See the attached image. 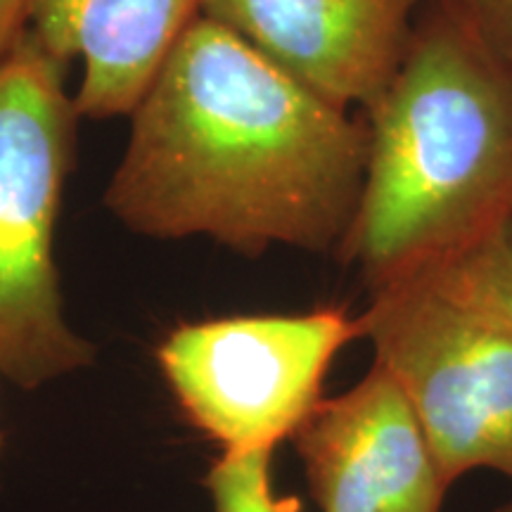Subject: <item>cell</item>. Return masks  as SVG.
Listing matches in <instances>:
<instances>
[{
  "mask_svg": "<svg viewBox=\"0 0 512 512\" xmlns=\"http://www.w3.org/2000/svg\"><path fill=\"white\" fill-rule=\"evenodd\" d=\"M105 204L133 233L247 256L330 252L354 221L370 131L197 17L131 114Z\"/></svg>",
  "mask_w": 512,
  "mask_h": 512,
  "instance_id": "cell-1",
  "label": "cell"
},
{
  "mask_svg": "<svg viewBox=\"0 0 512 512\" xmlns=\"http://www.w3.org/2000/svg\"><path fill=\"white\" fill-rule=\"evenodd\" d=\"M368 119L361 200L337 254L370 287L512 216V79L434 3Z\"/></svg>",
  "mask_w": 512,
  "mask_h": 512,
  "instance_id": "cell-2",
  "label": "cell"
},
{
  "mask_svg": "<svg viewBox=\"0 0 512 512\" xmlns=\"http://www.w3.org/2000/svg\"><path fill=\"white\" fill-rule=\"evenodd\" d=\"M67 67L27 31L0 57V380L22 389L93 363L62 306L55 228L76 157Z\"/></svg>",
  "mask_w": 512,
  "mask_h": 512,
  "instance_id": "cell-3",
  "label": "cell"
},
{
  "mask_svg": "<svg viewBox=\"0 0 512 512\" xmlns=\"http://www.w3.org/2000/svg\"><path fill=\"white\" fill-rule=\"evenodd\" d=\"M361 318L448 482L470 470L512 482V330L434 266L370 287Z\"/></svg>",
  "mask_w": 512,
  "mask_h": 512,
  "instance_id": "cell-4",
  "label": "cell"
},
{
  "mask_svg": "<svg viewBox=\"0 0 512 512\" xmlns=\"http://www.w3.org/2000/svg\"><path fill=\"white\" fill-rule=\"evenodd\" d=\"M363 337L347 306L185 323L157 349L164 380L223 453L292 439L320 401L335 356Z\"/></svg>",
  "mask_w": 512,
  "mask_h": 512,
  "instance_id": "cell-5",
  "label": "cell"
},
{
  "mask_svg": "<svg viewBox=\"0 0 512 512\" xmlns=\"http://www.w3.org/2000/svg\"><path fill=\"white\" fill-rule=\"evenodd\" d=\"M292 439L320 512H441L451 482L377 363L349 392L320 401Z\"/></svg>",
  "mask_w": 512,
  "mask_h": 512,
  "instance_id": "cell-6",
  "label": "cell"
},
{
  "mask_svg": "<svg viewBox=\"0 0 512 512\" xmlns=\"http://www.w3.org/2000/svg\"><path fill=\"white\" fill-rule=\"evenodd\" d=\"M425 0H202L233 31L337 110L382 100L411 46Z\"/></svg>",
  "mask_w": 512,
  "mask_h": 512,
  "instance_id": "cell-7",
  "label": "cell"
},
{
  "mask_svg": "<svg viewBox=\"0 0 512 512\" xmlns=\"http://www.w3.org/2000/svg\"><path fill=\"white\" fill-rule=\"evenodd\" d=\"M202 0H31L27 34L67 67L83 62L79 117H131Z\"/></svg>",
  "mask_w": 512,
  "mask_h": 512,
  "instance_id": "cell-8",
  "label": "cell"
},
{
  "mask_svg": "<svg viewBox=\"0 0 512 512\" xmlns=\"http://www.w3.org/2000/svg\"><path fill=\"white\" fill-rule=\"evenodd\" d=\"M427 266L437 268L472 302L512 330V216L472 245Z\"/></svg>",
  "mask_w": 512,
  "mask_h": 512,
  "instance_id": "cell-9",
  "label": "cell"
},
{
  "mask_svg": "<svg viewBox=\"0 0 512 512\" xmlns=\"http://www.w3.org/2000/svg\"><path fill=\"white\" fill-rule=\"evenodd\" d=\"M271 448L233 451L211 465L207 489L216 512H285L273 494Z\"/></svg>",
  "mask_w": 512,
  "mask_h": 512,
  "instance_id": "cell-10",
  "label": "cell"
},
{
  "mask_svg": "<svg viewBox=\"0 0 512 512\" xmlns=\"http://www.w3.org/2000/svg\"><path fill=\"white\" fill-rule=\"evenodd\" d=\"M512 79V0H430Z\"/></svg>",
  "mask_w": 512,
  "mask_h": 512,
  "instance_id": "cell-11",
  "label": "cell"
},
{
  "mask_svg": "<svg viewBox=\"0 0 512 512\" xmlns=\"http://www.w3.org/2000/svg\"><path fill=\"white\" fill-rule=\"evenodd\" d=\"M31 0H0V57L15 46L27 29Z\"/></svg>",
  "mask_w": 512,
  "mask_h": 512,
  "instance_id": "cell-12",
  "label": "cell"
},
{
  "mask_svg": "<svg viewBox=\"0 0 512 512\" xmlns=\"http://www.w3.org/2000/svg\"><path fill=\"white\" fill-rule=\"evenodd\" d=\"M496 512H512V501H510V503H505V505H501V508H498Z\"/></svg>",
  "mask_w": 512,
  "mask_h": 512,
  "instance_id": "cell-13",
  "label": "cell"
}]
</instances>
